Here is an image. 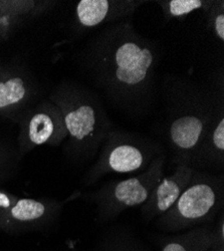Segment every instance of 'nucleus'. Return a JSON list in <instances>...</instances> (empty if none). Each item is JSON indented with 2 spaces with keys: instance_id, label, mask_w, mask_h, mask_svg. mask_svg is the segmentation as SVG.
Segmentation results:
<instances>
[{
  "instance_id": "obj_12",
  "label": "nucleus",
  "mask_w": 224,
  "mask_h": 251,
  "mask_svg": "<svg viewBox=\"0 0 224 251\" xmlns=\"http://www.w3.org/2000/svg\"><path fill=\"white\" fill-rule=\"evenodd\" d=\"M163 7L170 17H182L201 8H205L209 2L202 0H171L164 1Z\"/></svg>"
},
{
  "instance_id": "obj_11",
  "label": "nucleus",
  "mask_w": 224,
  "mask_h": 251,
  "mask_svg": "<svg viewBox=\"0 0 224 251\" xmlns=\"http://www.w3.org/2000/svg\"><path fill=\"white\" fill-rule=\"evenodd\" d=\"M45 212V205L33 199H20L10 210L11 216L18 221L36 220L42 217Z\"/></svg>"
},
{
  "instance_id": "obj_15",
  "label": "nucleus",
  "mask_w": 224,
  "mask_h": 251,
  "mask_svg": "<svg viewBox=\"0 0 224 251\" xmlns=\"http://www.w3.org/2000/svg\"><path fill=\"white\" fill-rule=\"evenodd\" d=\"M162 251H192V249L181 241L169 242Z\"/></svg>"
},
{
  "instance_id": "obj_2",
  "label": "nucleus",
  "mask_w": 224,
  "mask_h": 251,
  "mask_svg": "<svg viewBox=\"0 0 224 251\" xmlns=\"http://www.w3.org/2000/svg\"><path fill=\"white\" fill-rule=\"evenodd\" d=\"M218 202L216 187L207 181H197L187 186L176 203L162 220L170 228H181L206 219L215 210Z\"/></svg>"
},
{
  "instance_id": "obj_10",
  "label": "nucleus",
  "mask_w": 224,
  "mask_h": 251,
  "mask_svg": "<svg viewBox=\"0 0 224 251\" xmlns=\"http://www.w3.org/2000/svg\"><path fill=\"white\" fill-rule=\"evenodd\" d=\"M26 89L25 81L20 77H11L6 81H0V109L6 108L23 100Z\"/></svg>"
},
{
  "instance_id": "obj_5",
  "label": "nucleus",
  "mask_w": 224,
  "mask_h": 251,
  "mask_svg": "<svg viewBox=\"0 0 224 251\" xmlns=\"http://www.w3.org/2000/svg\"><path fill=\"white\" fill-rule=\"evenodd\" d=\"M65 125L71 137L77 141L93 140L98 137L105 126L98 103L93 100L81 101L65 116Z\"/></svg>"
},
{
  "instance_id": "obj_6",
  "label": "nucleus",
  "mask_w": 224,
  "mask_h": 251,
  "mask_svg": "<svg viewBox=\"0 0 224 251\" xmlns=\"http://www.w3.org/2000/svg\"><path fill=\"white\" fill-rule=\"evenodd\" d=\"M133 1H110V0H81L76 6L79 24L85 27H95L126 15L137 4Z\"/></svg>"
},
{
  "instance_id": "obj_8",
  "label": "nucleus",
  "mask_w": 224,
  "mask_h": 251,
  "mask_svg": "<svg viewBox=\"0 0 224 251\" xmlns=\"http://www.w3.org/2000/svg\"><path fill=\"white\" fill-rule=\"evenodd\" d=\"M145 164V155L137 146L120 144L110 151L106 159L108 169L116 173H133Z\"/></svg>"
},
{
  "instance_id": "obj_9",
  "label": "nucleus",
  "mask_w": 224,
  "mask_h": 251,
  "mask_svg": "<svg viewBox=\"0 0 224 251\" xmlns=\"http://www.w3.org/2000/svg\"><path fill=\"white\" fill-rule=\"evenodd\" d=\"M54 132V123L48 114L39 113L34 115L28 125V137L34 145L47 143Z\"/></svg>"
},
{
  "instance_id": "obj_16",
  "label": "nucleus",
  "mask_w": 224,
  "mask_h": 251,
  "mask_svg": "<svg viewBox=\"0 0 224 251\" xmlns=\"http://www.w3.org/2000/svg\"><path fill=\"white\" fill-rule=\"evenodd\" d=\"M10 205L11 201L9 197L6 194L0 192V208H9Z\"/></svg>"
},
{
  "instance_id": "obj_1",
  "label": "nucleus",
  "mask_w": 224,
  "mask_h": 251,
  "mask_svg": "<svg viewBox=\"0 0 224 251\" xmlns=\"http://www.w3.org/2000/svg\"><path fill=\"white\" fill-rule=\"evenodd\" d=\"M156 61L154 48L135 34L119 35L101 49L100 77L114 91L137 93L146 87Z\"/></svg>"
},
{
  "instance_id": "obj_4",
  "label": "nucleus",
  "mask_w": 224,
  "mask_h": 251,
  "mask_svg": "<svg viewBox=\"0 0 224 251\" xmlns=\"http://www.w3.org/2000/svg\"><path fill=\"white\" fill-rule=\"evenodd\" d=\"M193 173L187 162L180 163L173 174L163 177L157 183L148 200L143 204V212L150 217L167 212L192 181Z\"/></svg>"
},
{
  "instance_id": "obj_7",
  "label": "nucleus",
  "mask_w": 224,
  "mask_h": 251,
  "mask_svg": "<svg viewBox=\"0 0 224 251\" xmlns=\"http://www.w3.org/2000/svg\"><path fill=\"white\" fill-rule=\"evenodd\" d=\"M208 119L199 113H186L177 117L169 127V137L176 148L195 149L207 130Z\"/></svg>"
},
{
  "instance_id": "obj_13",
  "label": "nucleus",
  "mask_w": 224,
  "mask_h": 251,
  "mask_svg": "<svg viewBox=\"0 0 224 251\" xmlns=\"http://www.w3.org/2000/svg\"><path fill=\"white\" fill-rule=\"evenodd\" d=\"M211 142L216 151L223 154L224 152V118L221 116L216 122L211 134Z\"/></svg>"
},
{
  "instance_id": "obj_14",
  "label": "nucleus",
  "mask_w": 224,
  "mask_h": 251,
  "mask_svg": "<svg viewBox=\"0 0 224 251\" xmlns=\"http://www.w3.org/2000/svg\"><path fill=\"white\" fill-rule=\"evenodd\" d=\"M213 27L216 36L223 41L224 40V13L223 11L215 14L213 20Z\"/></svg>"
},
{
  "instance_id": "obj_3",
  "label": "nucleus",
  "mask_w": 224,
  "mask_h": 251,
  "mask_svg": "<svg viewBox=\"0 0 224 251\" xmlns=\"http://www.w3.org/2000/svg\"><path fill=\"white\" fill-rule=\"evenodd\" d=\"M164 158H157L149 168L136 177L122 180L114 185L110 200L119 209L143 205L151 195L157 183L164 177Z\"/></svg>"
}]
</instances>
